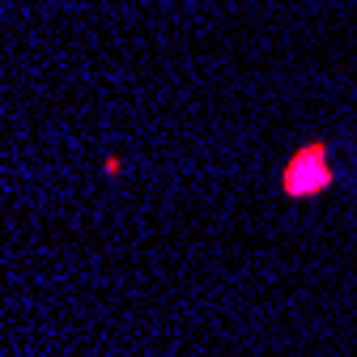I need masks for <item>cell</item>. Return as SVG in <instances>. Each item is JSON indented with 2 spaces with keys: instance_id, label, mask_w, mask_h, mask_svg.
Returning <instances> with one entry per match:
<instances>
[{
  "instance_id": "cell-1",
  "label": "cell",
  "mask_w": 357,
  "mask_h": 357,
  "mask_svg": "<svg viewBox=\"0 0 357 357\" xmlns=\"http://www.w3.org/2000/svg\"><path fill=\"white\" fill-rule=\"evenodd\" d=\"M328 183H332V162H328L324 145L298 149L281 170V192L285 196H319V192H328Z\"/></svg>"
}]
</instances>
